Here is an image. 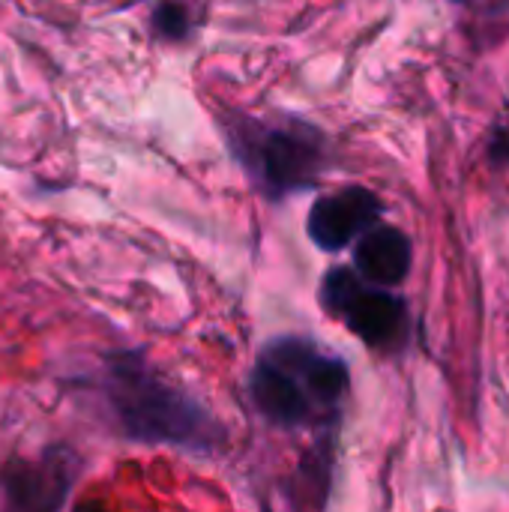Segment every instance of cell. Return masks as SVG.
Wrapping results in <instances>:
<instances>
[{
  "instance_id": "cell-5",
  "label": "cell",
  "mask_w": 509,
  "mask_h": 512,
  "mask_svg": "<svg viewBox=\"0 0 509 512\" xmlns=\"http://www.w3.org/2000/svg\"><path fill=\"white\" fill-rule=\"evenodd\" d=\"M78 474V456L69 447H51L39 459H15L0 474V492L12 510H60Z\"/></svg>"
},
{
  "instance_id": "cell-10",
  "label": "cell",
  "mask_w": 509,
  "mask_h": 512,
  "mask_svg": "<svg viewBox=\"0 0 509 512\" xmlns=\"http://www.w3.org/2000/svg\"><path fill=\"white\" fill-rule=\"evenodd\" d=\"M450 3H456V6H468L471 0H450Z\"/></svg>"
},
{
  "instance_id": "cell-8",
  "label": "cell",
  "mask_w": 509,
  "mask_h": 512,
  "mask_svg": "<svg viewBox=\"0 0 509 512\" xmlns=\"http://www.w3.org/2000/svg\"><path fill=\"white\" fill-rule=\"evenodd\" d=\"M150 24L162 39H171V42H180L192 33V15L180 0H159Z\"/></svg>"
},
{
  "instance_id": "cell-6",
  "label": "cell",
  "mask_w": 509,
  "mask_h": 512,
  "mask_svg": "<svg viewBox=\"0 0 509 512\" xmlns=\"http://www.w3.org/2000/svg\"><path fill=\"white\" fill-rule=\"evenodd\" d=\"M381 216L384 201L378 192L366 186H342L312 201L306 213V234L321 252H342Z\"/></svg>"
},
{
  "instance_id": "cell-3",
  "label": "cell",
  "mask_w": 509,
  "mask_h": 512,
  "mask_svg": "<svg viewBox=\"0 0 509 512\" xmlns=\"http://www.w3.org/2000/svg\"><path fill=\"white\" fill-rule=\"evenodd\" d=\"M225 141L255 189L273 204L315 189L330 168L327 135L300 117L237 114L225 123Z\"/></svg>"
},
{
  "instance_id": "cell-4",
  "label": "cell",
  "mask_w": 509,
  "mask_h": 512,
  "mask_svg": "<svg viewBox=\"0 0 509 512\" xmlns=\"http://www.w3.org/2000/svg\"><path fill=\"white\" fill-rule=\"evenodd\" d=\"M321 306L372 351H399L408 339V303L384 285L366 282L354 267H330Z\"/></svg>"
},
{
  "instance_id": "cell-2",
  "label": "cell",
  "mask_w": 509,
  "mask_h": 512,
  "mask_svg": "<svg viewBox=\"0 0 509 512\" xmlns=\"http://www.w3.org/2000/svg\"><path fill=\"white\" fill-rule=\"evenodd\" d=\"M348 393V363L306 336L270 339L249 375L255 411L282 432L336 426Z\"/></svg>"
},
{
  "instance_id": "cell-9",
  "label": "cell",
  "mask_w": 509,
  "mask_h": 512,
  "mask_svg": "<svg viewBox=\"0 0 509 512\" xmlns=\"http://www.w3.org/2000/svg\"><path fill=\"white\" fill-rule=\"evenodd\" d=\"M489 159L501 168H509V129H495L489 144Z\"/></svg>"
},
{
  "instance_id": "cell-7",
  "label": "cell",
  "mask_w": 509,
  "mask_h": 512,
  "mask_svg": "<svg viewBox=\"0 0 509 512\" xmlns=\"http://www.w3.org/2000/svg\"><path fill=\"white\" fill-rule=\"evenodd\" d=\"M414 267V243L396 225L375 222L354 240V270L384 288H399Z\"/></svg>"
},
{
  "instance_id": "cell-1",
  "label": "cell",
  "mask_w": 509,
  "mask_h": 512,
  "mask_svg": "<svg viewBox=\"0 0 509 512\" xmlns=\"http://www.w3.org/2000/svg\"><path fill=\"white\" fill-rule=\"evenodd\" d=\"M96 387L123 438L135 444L207 456L228 438L216 414L159 372L141 348L105 354Z\"/></svg>"
}]
</instances>
